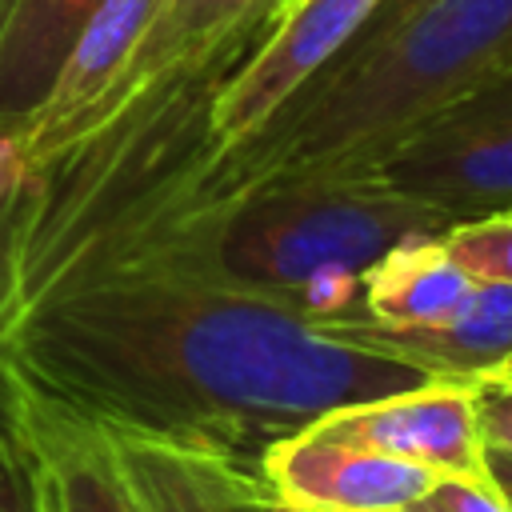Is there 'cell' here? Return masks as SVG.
Instances as JSON below:
<instances>
[{
    "instance_id": "603a6c76",
    "label": "cell",
    "mask_w": 512,
    "mask_h": 512,
    "mask_svg": "<svg viewBox=\"0 0 512 512\" xmlns=\"http://www.w3.org/2000/svg\"><path fill=\"white\" fill-rule=\"evenodd\" d=\"M16 424V408H12V388H8V380H4V372H0V428H12Z\"/></svg>"
},
{
    "instance_id": "e0dca14e",
    "label": "cell",
    "mask_w": 512,
    "mask_h": 512,
    "mask_svg": "<svg viewBox=\"0 0 512 512\" xmlns=\"http://www.w3.org/2000/svg\"><path fill=\"white\" fill-rule=\"evenodd\" d=\"M0 512H52L44 468L20 424L0 428Z\"/></svg>"
},
{
    "instance_id": "6da1fadb",
    "label": "cell",
    "mask_w": 512,
    "mask_h": 512,
    "mask_svg": "<svg viewBox=\"0 0 512 512\" xmlns=\"http://www.w3.org/2000/svg\"><path fill=\"white\" fill-rule=\"evenodd\" d=\"M4 380L108 436L220 456L264 452L328 412L428 384L400 356L220 280H116L56 296L0 332Z\"/></svg>"
},
{
    "instance_id": "9c48e42d",
    "label": "cell",
    "mask_w": 512,
    "mask_h": 512,
    "mask_svg": "<svg viewBox=\"0 0 512 512\" xmlns=\"http://www.w3.org/2000/svg\"><path fill=\"white\" fill-rule=\"evenodd\" d=\"M328 332L400 356L432 380L472 384L512 356V284L476 280L468 300L436 324H380L364 312L316 316Z\"/></svg>"
},
{
    "instance_id": "2e32d148",
    "label": "cell",
    "mask_w": 512,
    "mask_h": 512,
    "mask_svg": "<svg viewBox=\"0 0 512 512\" xmlns=\"http://www.w3.org/2000/svg\"><path fill=\"white\" fill-rule=\"evenodd\" d=\"M444 248L476 280L512 284V216H480L452 224L444 232Z\"/></svg>"
},
{
    "instance_id": "484cf974",
    "label": "cell",
    "mask_w": 512,
    "mask_h": 512,
    "mask_svg": "<svg viewBox=\"0 0 512 512\" xmlns=\"http://www.w3.org/2000/svg\"><path fill=\"white\" fill-rule=\"evenodd\" d=\"M400 512H436L428 500H416V504H408V508H400Z\"/></svg>"
},
{
    "instance_id": "30bf717a",
    "label": "cell",
    "mask_w": 512,
    "mask_h": 512,
    "mask_svg": "<svg viewBox=\"0 0 512 512\" xmlns=\"http://www.w3.org/2000/svg\"><path fill=\"white\" fill-rule=\"evenodd\" d=\"M160 4L164 0H104L84 20L68 56L56 68L52 88L44 92L40 108L16 136L28 168L64 148L84 128V120L104 104V96L128 68L136 44L144 40L148 24L156 20Z\"/></svg>"
},
{
    "instance_id": "9a60e30c",
    "label": "cell",
    "mask_w": 512,
    "mask_h": 512,
    "mask_svg": "<svg viewBox=\"0 0 512 512\" xmlns=\"http://www.w3.org/2000/svg\"><path fill=\"white\" fill-rule=\"evenodd\" d=\"M284 0H164L156 20L148 24L144 40L136 44L128 68L120 72V80L112 84V92L104 96V104L88 116L96 120L100 112H108L112 104H120L124 96H132L140 84H148L160 68H168L172 60L188 56L192 48H200L204 40L252 20V16H264V12H276ZM84 120V124H88Z\"/></svg>"
},
{
    "instance_id": "277c9868",
    "label": "cell",
    "mask_w": 512,
    "mask_h": 512,
    "mask_svg": "<svg viewBox=\"0 0 512 512\" xmlns=\"http://www.w3.org/2000/svg\"><path fill=\"white\" fill-rule=\"evenodd\" d=\"M448 228V216L376 168L284 180L240 196L212 220L196 280L276 296L304 316L364 312L360 276L388 248Z\"/></svg>"
},
{
    "instance_id": "4fadbf2b",
    "label": "cell",
    "mask_w": 512,
    "mask_h": 512,
    "mask_svg": "<svg viewBox=\"0 0 512 512\" xmlns=\"http://www.w3.org/2000/svg\"><path fill=\"white\" fill-rule=\"evenodd\" d=\"M104 0H0V136L40 108L76 32Z\"/></svg>"
},
{
    "instance_id": "52a82bcc",
    "label": "cell",
    "mask_w": 512,
    "mask_h": 512,
    "mask_svg": "<svg viewBox=\"0 0 512 512\" xmlns=\"http://www.w3.org/2000/svg\"><path fill=\"white\" fill-rule=\"evenodd\" d=\"M440 476L424 464L340 440L316 424L276 440L260 460L268 496L308 512H384L408 508L432 492Z\"/></svg>"
},
{
    "instance_id": "ffe728a7",
    "label": "cell",
    "mask_w": 512,
    "mask_h": 512,
    "mask_svg": "<svg viewBox=\"0 0 512 512\" xmlns=\"http://www.w3.org/2000/svg\"><path fill=\"white\" fill-rule=\"evenodd\" d=\"M428 0H380L376 4V12L368 16V24H364V32L348 44V48H356V44H368V40H376V36H384L388 28H396L400 20H408L416 8H424Z\"/></svg>"
},
{
    "instance_id": "f1b7e54d",
    "label": "cell",
    "mask_w": 512,
    "mask_h": 512,
    "mask_svg": "<svg viewBox=\"0 0 512 512\" xmlns=\"http://www.w3.org/2000/svg\"><path fill=\"white\" fill-rule=\"evenodd\" d=\"M48 500H52V496H48Z\"/></svg>"
},
{
    "instance_id": "8992f818",
    "label": "cell",
    "mask_w": 512,
    "mask_h": 512,
    "mask_svg": "<svg viewBox=\"0 0 512 512\" xmlns=\"http://www.w3.org/2000/svg\"><path fill=\"white\" fill-rule=\"evenodd\" d=\"M380 0H284L264 40L228 76L212 108L220 152L264 128L368 24Z\"/></svg>"
},
{
    "instance_id": "d6986e66",
    "label": "cell",
    "mask_w": 512,
    "mask_h": 512,
    "mask_svg": "<svg viewBox=\"0 0 512 512\" xmlns=\"http://www.w3.org/2000/svg\"><path fill=\"white\" fill-rule=\"evenodd\" d=\"M436 512H512V504L492 488V480H456L440 476L424 496Z\"/></svg>"
},
{
    "instance_id": "7402d4cb",
    "label": "cell",
    "mask_w": 512,
    "mask_h": 512,
    "mask_svg": "<svg viewBox=\"0 0 512 512\" xmlns=\"http://www.w3.org/2000/svg\"><path fill=\"white\" fill-rule=\"evenodd\" d=\"M484 468H488L492 488L512 504V452H508V448H488V444H484Z\"/></svg>"
},
{
    "instance_id": "8fae6325",
    "label": "cell",
    "mask_w": 512,
    "mask_h": 512,
    "mask_svg": "<svg viewBox=\"0 0 512 512\" xmlns=\"http://www.w3.org/2000/svg\"><path fill=\"white\" fill-rule=\"evenodd\" d=\"M12 408L24 440L44 468L52 512H144L108 432L68 412H56L16 388Z\"/></svg>"
},
{
    "instance_id": "7a4b0ae2",
    "label": "cell",
    "mask_w": 512,
    "mask_h": 512,
    "mask_svg": "<svg viewBox=\"0 0 512 512\" xmlns=\"http://www.w3.org/2000/svg\"><path fill=\"white\" fill-rule=\"evenodd\" d=\"M276 12L172 60L28 168L0 212V332L80 288L184 276L196 244L200 180L220 152L212 132L216 96L264 40Z\"/></svg>"
},
{
    "instance_id": "44dd1931",
    "label": "cell",
    "mask_w": 512,
    "mask_h": 512,
    "mask_svg": "<svg viewBox=\"0 0 512 512\" xmlns=\"http://www.w3.org/2000/svg\"><path fill=\"white\" fill-rule=\"evenodd\" d=\"M24 176H28V164H24L20 144H16L12 136H0V212H4V208L12 204V196L20 192Z\"/></svg>"
},
{
    "instance_id": "5bb4252c",
    "label": "cell",
    "mask_w": 512,
    "mask_h": 512,
    "mask_svg": "<svg viewBox=\"0 0 512 512\" xmlns=\"http://www.w3.org/2000/svg\"><path fill=\"white\" fill-rule=\"evenodd\" d=\"M476 276L464 272L444 236H416L388 248L364 276H360V308L380 324H436L452 316Z\"/></svg>"
},
{
    "instance_id": "ba28073f",
    "label": "cell",
    "mask_w": 512,
    "mask_h": 512,
    "mask_svg": "<svg viewBox=\"0 0 512 512\" xmlns=\"http://www.w3.org/2000/svg\"><path fill=\"white\" fill-rule=\"evenodd\" d=\"M316 428L340 440L424 464L436 476L488 480L472 384L428 380V384L388 392L368 404L328 412L324 420H316Z\"/></svg>"
},
{
    "instance_id": "3957f363",
    "label": "cell",
    "mask_w": 512,
    "mask_h": 512,
    "mask_svg": "<svg viewBox=\"0 0 512 512\" xmlns=\"http://www.w3.org/2000/svg\"><path fill=\"white\" fill-rule=\"evenodd\" d=\"M508 68L512 0H428L384 36L344 48L264 128L216 152L196 228L256 188L376 168L400 136Z\"/></svg>"
},
{
    "instance_id": "d4e9b609",
    "label": "cell",
    "mask_w": 512,
    "mask_h": 512,
    "mask_svg": "<svg viewBox=\"0 0 512 512\" xmlns=\"http://www.w3.org/2000/svg\"><path fill=\"white\" fill-rule=\"evenodd\" d=\"M488 376H492V380H504V384H512V356H508V360H504L496 372H488Z\"/></svg>"
},
{
    "instance_id": "cb8c5ba5",
    "label": "cell",
    "mask_w": 512,
    "mask_h": 512,
    "mask_svg": "<svg viewBox=\"0 0 512 512\" xmlns=\"http://www.w3.org/2000/svg\"><path fill=\"white\" fill-rule=\"evenodd\" d=\"M268 512H308V508H296V504H284V500L268 496Z\"/></svg>"
},
{
    "instance_id": "5b68a950",
    "label": "cell",
    "mask_w": 512,
    "mask_h": 512,
    "mask_svg": "<svg viewBox=\"0 0 512 512\" xmlns=\"http://www.w3.org/2000/svg\"><path fill=\"white\" fill-rule=\"evenodd\" d=\"M376 172L452 224L512 212V68L400 136Z\"/></svg>"
},
{
    "instance_id": "83f0119b",
    "label": "cell",
    "mask_w": 512,
    "mask_h": 512,
    "mask_svg": "<svg viewBox=\"0 0 512 512\" xmlns=\"http://www.w3.org/2000/svg\"><path fill=\"white\" fill-rule=\"evenodd\" d=\"M500 216H512V212H500Z\"/></svg>"
},
{
    "instance_id": "7c38bea8",
    "label": "cell",
    "mask_w": 512,
    "mask_h": 512,
    "mask_svg": "<svg viewBox=\"0 0 512 512\" xmlns=\"http://www.w3.org/2000/svg\"><path fill=\"white\" fill-rule=\"evenodd\" d=\"M144 512H268L256 472L144 436H108Z\"/></svg>"
},
{
    "instance_id": "ac0fdd59",
    "label": "cell",
    "mask_w": 512,
    "mask_h": 512,
    "mask_svg": "<svg viewBox=\"0 0 512 512\" xmlns=\"http://www.w3.org/2000/svg\"><path fill=\"white\" fill-rule=\"evenodd\" d=\"M472 404H476V424L484 444L512 452V384L480 376L472 380Z\"/></svg>"
},
{
    "instance_id": "4316f807",
    "label": "cell",
    "mask_w": 512,
    "mask_h": 512,
    "mask_svg": "<svg viewBox=\"0 0 512 512\" xmlns=\"http://www.w3.org/2000/svg\"><path fill=\"white\" fill-rule=\"evenodd\" d=\"M384 512H400V508H384Z\"/></svg>"
}]
</instances>
